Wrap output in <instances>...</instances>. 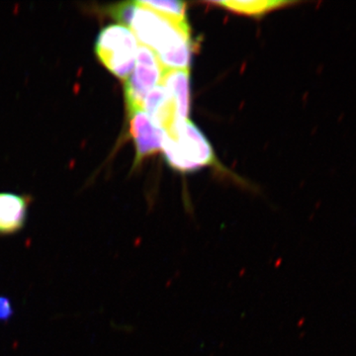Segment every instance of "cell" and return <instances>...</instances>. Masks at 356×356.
Listing matches in <instances>:
<instances>
[{
    "label": "cell",
    "instance_id": "cell-4",
    "mask_svg": "<svg viewBox=\"0 0 356 356\" xmlns=\"http://www.w3.org/2000/svg\"><path fill=\"white\" fill-rule=\"evenodd\" d=\"M163 72L165 69L154 51L143 44H139L134 72L124 84L128 112L142 110L145 96L161 84Z\"/></svg>",
    "mask_w": 356,
    "mask_h": 356
},
{
    "label": "cell",
    "instance_id": "cell-3",
    "mask_svg": "<svg viewBox=\"0 0 356 356\" xmlns=\"http://www.w3.org/2000/svg\"><path fill=\"white\" fill-rule=\"evenodd\" d=\"M139 44L135 35L126 26L111 24L98 33L95 55L112 74L126 81L135 67Z\"/></svg>",
    "mask_w": 356,
    "mask_h": 356
},
{
    "label": "cell",
    "instance_id": "cell-10",
    "mask_svg": "<svg viewBox=\"0 0 356 356\" xmlns=\"http://www.w3.org/2000/svg\"><path fill=\"white\" fill-rule=\"evenodd\" d=\"M15 310L8 297L0 295V323H7L13 318Z\"/></svg>",
    "mask_w": 356,
    "mask_h": 356
},
{
    "label": "cell",
    "instance_id": "cell-6",
    "mask_svg": "<svg viewBox=\"0 0 356 356\" xmlns=\"http://www.w3.org/2000/svg\"><path fill=\"white\" fill-rule=\"evenodd\" d=\"M31 199L11 192H0V236H14L25 228Z\"/></svg>",
    "mask_w": 356,
    "mask_h": 356
},
{
    "label": "cell",
    "instance_id": "cell-7",
    "mask_svg": "<svg viewBox=\"0 0 356 356\" xmlns=\"http://www.w3.org/2000/svg\"><path fill=\"white\" fill-rule=\"evenodd\" d=\"M161 84H163L175 102L177 118L188 119L191 111L189 70H165Z\"/></svg>",
    "mask_w": 356,
    "mask_h": 356
},
{
    "label": "cell",
    "instance_id": "cell-8",
    "mask_svg": "<svg viewBox=\"0 0 356 356\" xmlns=\"http://www.w3.org/2000/svg\"><path fill=\"white\" fill-rule=\"evenodd\" d=\"M215 6L224 7L232 13L242 14V15L257 16L261 17L264 14L269 13L275 9L290 6L294 3L291 1H281V0H254V1H213Z\"/></svg>",
    "mask_w": 356,
    "mask_h": 356
},
{
    "label": "cell",
    "instance_id": "cell-9",
    "mask_svg": "<svg viewBox=\"0 0 356 356\" xmlns=\"http://www.w3.org/2000/svg\"><path fill=\"white\" fill-rule=\"evenodd\" d=\"M140 6L147 7L168 18V20L177 23L184 27H189L186 15V3L182 1H170V0H140L138 1Z\"/></svg>",
    "mask_w": 356,
    "mask_h": 356
},
{
    "label": "cell",
    "instance_id": "cell-1",
    "mask_svg": "<svg viewBox=\"0 0 356 356\" xmlns=\"http://www.w3.org/2000/svg\"><path fill=\"white\" fill-rule=\"evenodd\" d=\"M140 44L154 51L165 70H189L191 27H184L135 1L127 26Z\"/></svg>",
    "mask_w": 356,
    "mask_h": 356
},
{
    "label": "cell",
    "instance_id": "cell-5",
    "mask_svg": "<svg viewBox=\"0 0 356 356\" xmlns=\"http://www.w3.org/2000/svg\"><path fill=\"white\" fill-rule=\"evenodd\" d=\"M128 114L136 149L135 165H139L143 159L163 151L165 132L144 110H133Z\"/></svg>",
    "mask_w": 356,
    "mask_h": 356
},
{
    "label": "cell",
    "instance_id": "cell-2",
    "mask_svg": "<svg viewBox=\"0 0 356 356\" xmlns=\"http://www.w3.org/2000/svg\"><path fill=\"white\" fill-rule=\"evenodd\" d=\"M163 152L168 165L180 172H197L216 161L209 140L189 119L177 118L165 131Z\"/></svg>",
    "mask_w": 356,
    "mask_h": 356
}]
</instances>
